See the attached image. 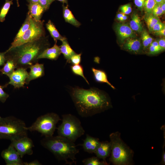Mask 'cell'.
I'll return each instance as SVG.
<instances>
[{
	"instance_id": "47",
	"label": "cell",
	"mask_w": 165,
	"mask_h": 165,
	"mask_svg": "<svg viewBox=\"0 0 165 165\" xmlns=\"http://www.w3.org/2000/svg\"><path fill=\"white\" fill-rule=\"evenodd\" d=\"M127 16L125 14H124V15L121 18V19H120V21H123L127 20Z\"/></svg>"
},
{
	"instance_id": "2",
	"label": "cell",
	"mask_w": 165,
	"mask_h": 165,
	"mask_svg": "<svg viewBox=\"0 0 165 165\" xmlns=\"http://www.w3.org/2000/svg\"><path fill=\"white\" fill-rule=\"evenodd\" d=\"M48 40L43 37L18 46L9 49L6 52V58L12 59L16 69H27L38 62V57L43 51L49 46Z\"/></svg>"
},
{
	"instance_id": "22",
	"label": "cell",
	"mask_w": 165,
	"mask_h": 165,
	"mask_svg": "<svg viewBox=\"0 0 165 165\" xmlns=\"http://www.w3.org/2000/svg\"><path fill=\"white\" fill-rule=\"evenodd\" d=\"M46 26L55 43H57V40L62 41L66 38L60 34L53 23L50 20H49L46 23Z\"/></svg>"
},
{
	"instance_id": "1",
	"label": "cell",
	"mask_w": 165,
	"mask_h": 165,
	"mask_svg": "<svg viewBox=\"0 0 165 165\" xmlns=\"http://www.w3.org/2000/svg\"><path fill=\"white\" fill-rule=\"evenodd\" d=\"M69 93L78 113L82 117L92 116L112 107L108 95L95 88L72 87Z\"/></svg>"
},
{
	"instance_id": "18",
	"label": "cell",
	"mask_w": 165,
	"mask_h": 165,
	"mask_svg": "<svg viewBox=\"0 0 165 165\" xmlns=\"http://www.w3.org/2000/svg\"><path fill=\"white\" fill-rule=\"evenodd\" d=\"M125 40L123 45V48L124 50L136 53H138L140 51L141 44L139 40L130 37Z\"/></svg>"
},
{
	"instance_id": "3",
	"label": "cell",
	"mask_w": 165,
	"mask_h": 165,
	"mask_svg": "<svg viewBox=\"0 0 165 165\" xmlns=\"http://www.w3.org/2000/svg\"><path fill=\"white\" fill-rule=\"evenodd\" d=\"M41 145L51 152L58 161H64L66 163L76 164V155L79 152L74 142L59 135L45 137L40 141Z\"/></svg>"
},
{
	"instance_id": "32",
	"label": "cell",
	"mask_w": 165,
	"mask_h": 165,
	"mask_svg": "<svg viewBox=\"0 0 165 165\" xmlns=\"http://www.w3.org/2000/svg\"><path fill=\"white\" fill-rule=\"evenodd\" d=\"M163 14L160 4L156 3L152 10V14L154 16L158 17Z\"/></svg>"
},
{
	"instance_id": "8",
	"label": "cell",
	"mask_w": 165,
	"mask_h": 165,
	"mask_svg": "<svg viewBox=\"0 0 165 165\" xmlns=\"http://www.w3.org/2000/svg\"><path fill=\"white\" fill-rule=\"evenodd\" d=\"M43 21H37L31 17L29 27L23 35L18 40L13 42L9 49L24 43L33 41L45 37Z\"/></svg>"
},
{
	"instance_id": "41",
	"label": "cell",
	"mask_w": 165,
	"mask_h": 165,
	"mask_svg": "<svg viewBox=\"0 0 165 165\" xmlns=\"http://www.w3.org/2000/svg\"><path fill=\"white\" fill-rule=\"evenodd\" d=\"M162 51H163L165 49V39L164 38H161L157 42Z\"/></svg>"
},
{
	"instance_id": "10",
	"label": "cell",
	"mask_w": 165,
	"mask_h": 165,
	"mask_svg": "<svg viewBox=\"0 0 165 165\" xmlns=\"http://www.w3.org/2000/svg\"><path fill=\"white\" fill-rule=\"evenodd\" d=\"M28 73L27 69L19 68L15 70L9 77V81L5 85L6 87L9 84L13 85L15 88H19L24 87L26 80L28 77Z\"/></svg>"
},
{
	"instance_id": "14",
	"label": "cell",
	"mask_w": 165,
	"mask_h": 165,
	"mask_svg": "<svg viewBox=\"0 0 165 165\" xmlns=\"http://www.w3.org/2000/svg\"><path fill=\"white\" fill-rule=\"evenodd\" d=\"M115 29L119 39L122 42L128 38L134 36L133 30L127 24H118L116 25Z\"/></svg>"
},
{
	"instance_id": "45",
	"label": "cell",
	"mask_w": 165,
	"mask_h": 165,
	"mask_svg": "<svg viewBox=\"0 0 165 165\" xmlns=\"http://www.w3.org/2000/svg\"><path fill=\"white\" fill-rule=\"evenodd\" d=\"M160 6L164 14L165 12V0L160 4Z\"/></svg>"
},
{
	"instance_id": "39",
	"label": "cell",
	"mask_w": 165,
	"mask_h": 165,
	"mask_svg": "<svg viewBox=\"0 0 165 165\" xmlns=\"http://www.w3.org/2000/svg\"><path fill=\"white\" fill-rule=\"evenodd\" d=\"M145 0H134L135 5L139 9H142L144 6Z\"/></svg>"
},
{
	"instance_id": "19",
	"label": "cell",
	"mask_w": 165,
	"mask_h": 165,
	"mask_svg": "<svg viewBox=\"0 0 165 165\" xmlns=\"http://www.w3.org/2000/svg\"><path fill=\"white\" fill-rule=\"evenodd\" d=\"M63 17L66 22L76 27H79L81 25L80 23L75 17L72 12L68 8V5H62Z\"/></svg>"
},
{
	"instance_id": "21",
	"label": "cell",
	"mask_w": 165,
	"mask_h": 165,
	"mask_svg": "<svg viewBox=\"0 0 165 165\" xmlns=\"http://www.w3.org/2000/svg\"><path fill=\"white\" fill-rule=\"evenodd\" d=\"M92 71L93 73L95 80L97 82L106 83L112 89L115 87L108 81L106 73L103 71L92 68Z\"/></svg>"
},
{
	"instance_id": "31",
	"label": "cell",
	"mask_w": 165,
	"mask_h": 165,
	"mask_svg": "<svg viewBox=\"0 0 165 165\" xmlns=\"http://www.w3.org/2000/svg\"><path fill=\"white\" fill-rule=\"evenodd\" d=\"M81 53L77 54L76 53L71 57L70 63H71L73 65L79 64L81 61Z\"/></svg>"
},
{
	"instance_id": "43",
	"label": "cell",
	"mask_w": 165,
	"mask_h": 165,
	"mask_svg": "<svg viewBox=\"0 0 165 165\" xmlns=\"http://www.w3.org/2000/svg\"><path fill=\"white\" fill-rule=\"evenodd\" d=\"M154 34L156 35L161 36H165V28L162 30L157 31L154 32Z\"/></svg>"
},
{
	"instance_id": "7",
	"label": "cell",
	"mask_w": 165,
	"mask_h": 165,
	"mask_svg": "<svg viewBox=\"0 0 165 165\" xmlns=\"http://www.w3.org/2000/svg\"><path fill=\"white\" fill-rule=\"evenodd\" d=\"M61 119L59 116L54 112L48 113L38 117L30 127L28 130L37 131L45 137L53 136L56 129V125Z\"/></svg>"
},
{
	"instance_id": "26",
	"label": "cell",
	"mask_w": 165,
	"mask_h": 165,
	"mask_svg": "<svg viewBox=\"0 0 165 165\" xmlns=\"http://www.w3.org/2000/svg\"><path fill=\"white\" fill-rule=\"evenodd\" d=\"M13 4L12 0H5V3L0 10V21L4 22L5 17L9 9L10 6Z\"/></svg>"
},
{
	"instance_id": "24",
	"label": "cell",
	"mask_w": 165,
	"mask_h": 165,
	"mask_svg": "<svg viewBox=\"0 0 165 165\" xmlns=\"http://www.w3.org/2000/svg\"><path fill=\"white\" fill-rule=\"evenodd\" d=\"M130 27L133 30L138 32L143 31V28L138 15L134 13L131 16L130 22Z\"/></svg>"
},
{
	"instance_id": "51",
	"label": "cell",
	"mask_w": 165,
	"mask_h": 165,
	"mask_svg": "<svg viewBox=\"0 0 165 165\" xmlns=\"http://www.w3.org/2000/svg\"><path fill=\"white\" fill-rule=\"evenodd\" d=\"M16 2H17V6L18 7V6H19V2H18V0H16Z\"/></svg>"
},
{
	"instance_id": "36",
	"label": "cell",
	"mask_w": 165,
	"mask_h": 165,
	"mask_svg": "<svg viewBox=\"0 0 165 165\" xmlns=\"http://www.w3.org/2000/svg\"><path fill=\"white\" fill-rule=\"evenodd\" d=\"M165 28V24L160 20L152 28V31L154 32L163 29Z\"/></svg>"
},
{
	"instance_id": "27",
	"label": "cell",
	"mask_w": 165,
	"mask_h": 165,
	"mask_svg": "<svg viewBox=\"0 0 165 165\" xmlns=\"http://www.w3.org/2000/svg\"><path fill=\"white\" fill-rule=\"evenodd\" d=\"M82 162L84 165H107L106 161H101L97 157H92L84 159Z\"/></svg>"
},
{
	"instance_id": "33",
	"label": "cell",
	"mask_w": 165,
	"mask_h": 165,
	"mask_svg": "<svg viewBox=\"0 0 165 165\" xmlns=\"http://www.w3.org/2000/svg\"><path fill=\"white\" fill-rule=\"evenodd\" d=\"M5 87H6L5 85H0V101L3 103L5 102L9 96L8 94L3 90V89Z\"/></svg>"
},
{
	"instance_id": "37",
	"label": "cell",
	"mask_w": 165,
	"mask_h": 165,
	"mask_svg": "<svg viewBox=\"0 0 165 165\" xmlns=\"http://www.w3.org/2000/svg\"><path fill=\"white\" fill-rule=\"evenodd\" d=\"M161 50L160 48L150 45L149 47V53L151 54H155L159 53Z\"/></svg>"
},
{
	"instance_id": "40",
	"label": "cell",
	"mask_w": 165,
	"mask_h": 165,
	"mask_svg": "<svg viewBox=\"0 0 165 165\" xmlns=\"http://www.w3.org/2000/svg\"><path fill=\"white\" fill-rule=\"evenodd\" d=\"M6 61L5 52L0 53V66L4 64Z\"/></svg>"
},
{
	"instance_id": "30",
	"label": "cell",
	"mask_w": 165,
	"mask_h": 165,
	"mask_svg": "<svg viewBox=\"0 0 165 165\" xmlns=\"http://www.w3.org/2000/svg\"><path fill=\"white\" fill-rule=\"evenodd\" d=\"M156 4L155 0H145L144 8L146 13L148 14H152Z\"/></svg>"
},
{
	"instance_id": "13",
	"label": "cell",
	"mask_w": 165,
	"mask_h": 165,
	"mask_svg": "<svg viewBox=\"0 0 165 165\" xmlns=\"http://www.w3.org/2000/svg\"><path fill=\"white\" fill-rule=\"evenodd\" d=\"M83 141V143L79 145L82 146L84 151L89 153H94L101 142L99 139L88 134H86V138Z\"/></svg>"
},
{
	"instance_id": "5",
	"label": "cell",
	"mask_w": 165,
	"mask_h": 165,
	"mask_svg": "<svg viewBox=\"0 0 165 165\" xmlns=\"http://www.w3.org/2000/svg\"><path fill=\"white\" fill-rule=\"evenodd\" d=\"M24 121L14 116L0 117V139L11 141L28 136Z\"/></svg>"
},
{
	"instance_id": "29",
	"label": "cell",
	"mask_w": 165,
	"mask_h": 165,
	"mask_svg": "<svg viewBox=\"0 0 165 165\" xmlns=\"http://www.w3.org/2000/svg\"><path fill=\"white\" fill-rule=\"evenodd\" d=\"M71 69L73 74L82 77L87 84L89 85V82L84 75L83 68L82 65L79 64L73 65L71 66Z\"/></svg>"
},
{
	"instance_id": "17",
	"label": "cell",
	"mask_w": 165,
	"mask_h": 165,
	"mask_svg": "<svg viewBox=\"0 0 165 165\" xmlns=\"http://www.w3.org/2000/svg\"><path fill=\"white\" fill-rule=\"evenodd\" d=\"M28 13L37 21L41 20L44 12L46 11L39 3H30L28 5Z\"/></svg>"
},
{
	"instance_id": "34",
	"label": "cell",
	"mask_w": 165,
	"mask_h": 165,
	"mask_svg": "<svg viewBox=\"0 0 165 165\" xmlns=\"http://www.w3.org/2000/svg\"><path fill=\"white\" fill-rule=\"evenodd\" d=\"M120 9L121 13L125 14H128L132 11L131 5L130 4L123 5L120 7Z\"/></svg>"
},
{
	"instance_id": "48",
	"label": "cell",
	"mask_w": 165,
	"mask_h": 165,
	"mask_svg": "<svg viewBox=\"0 0 165 165\" xmlns=\"http://www.w3.org/2000/svg\"><path fill=\"white\" fill-rule=\"evenodd\" d=\"M29 3H39V0H27Z\"/></svg>"
},
{
	"instance_id": "16",
	"label": "cell",
	"mask_w": 165,
	"mask_h": 165,
	"mask_svg": "<svg viewBox=\"0 0 165 165\" xmlns=\"http://www.w3.org/2000/svg\"><path fill=\"white\" fill-rule=\"evenodd\" d=\"M61 53L60 47L55 43L50 48H48L44 50L39 55L38 59L46 58L51 60H56Z\"/></svg>"
},
{
	"instance_id": "38",
	"label": "cell",
	"mask_w": 165,
	"mask_h": 165,
	"mask_svg": "<svg viewBox=\"0 0 165 165\" xmlns=\"http://www.w3.org/2000/svg\"><path fill=\"white\" fill-rule=\"evenodd\" d=\"M141 35H143L144 37L149 45H150L152 42V38L150 36L148 32L145 30H144L142 31Z\"/></svg>"
},
{
	"instance_id": "25",
	"label": "cell",
	"mask_w": 165,
	"mask_h": 165,
	"mask_svg": "<svg viewBox=\"0 0 165 165\" xmlns=\"http://www.w3.org/2000/svg\"><path fill=\"white\" fill-rule=\"evenodd\" d=\"M31 18V16L28 13L26 19L16 35L13 42H16L19 39L28 29L30 26Z\"/></svg>"
},
{
	"instance_id": "49",
	"label": "cell",
	"mask_w": 165,
	"mask_h": 165,
	"mask_svg": "<svg viewBox=\"0 0 165 165\" xmlns=\"http://www.w3.org/2000/svg\"><path fill=\"white\" fill-rule=\"evenodd\" d=\"M58 0L61 2H62L63 4H64V3H66L67 4V5L68 4V0Z\"/></svg>"
},
{
	"instance_id": "23",
	"label": "cell",
	"mask_w": 165,
	"mask_h": 165,
	"mask_svg": "<svg viewBox=\"0 0 165 165\" xmlns=\"http://www.w3.org/2000/svg\"><path fill=\"white\" fill-rule=\"evenodd\" d=\"M15 68L16 65L14 61L11 59L6 58V61L3 67L0 69V72L9 77Z\"/></svg>"
},
{
	"instance_id": "50",
	"label": "cell",
	"mask_w": 165,
	"mask_h": 165,
	"mask_svg": "<svg viewBox=\"0 0 165 165\" xmlns=\"http://www.w3.org/2000/svg\"><path fill=\"white\" fill-rule=\"evenodd\" d=\"M165 0H155L156 3L160 4Z\"/></svg>"
},
{
	"instance_id": "11",
	"label": "cell",
	"mask_w": 165,
	"mask_h": 165,
	"mask_svg": "<svg viewBox=\"0 0 165 165\" xmlns=\"http://www.w3.org/2000/svg\"><path fill=\"white\" fill-rule=\"evenodd\" d=\"M1 156L6 165H24V162L16 149L10 145L7 148L3 150Z\"/></svg>"
},
{
	"instance_id": "28",
	"label": "cell",
	"mask_w": 165,
	"mask_h": 165,
	"mask_svg": "<svg viewBox=\"0 0 165 165\" xmlns=\"http://www.w3.org/2000/svg\"><path fill=\"white\" fill-rule=\"evenodd\" d=\"M148 30L152 31V29L154 25L160 20L158 17L154 16L152 14H148L145 18Z\"/></svg>"
},
{
	"instance_id": "9",
	"label": "cell",
	"mask_w": 165,
	"mask_h": 165,
	"mask_svg": "<svg viewBox=\"0 0 165 165\" xmlns=\"http://www.w3.org/2000/svg\"><path fill=\"white\" fill-rule=\"evenodd\" d=\"M10 145L16 149L22 158L25 155H31L33 153V142L28 136L11 141Z\"/></svg>"
},
{
	"instance_id": "12",
	"label": "cell",
	"mask_w": 165,
	"mask_h": 165,
	"mask_svg": "<svg viewBox=\"0 0 165 165\" xmlns=\"http://www.w3.org/2000/svg\"><path fill=\"white\" fill-rule=\"evenodd\" d=\"M29 68L30 71L25 82L26 84H28L32 80L42 77L45 73L43 64L37 62L31 65Z\"/></svg>"
},
{
	"instance_id": "4",
	"label": "cell",
	"mask_w": 165,
	"mask_h": 165,
	"mask_svg": "<svg viewBox=\"0 0 165 165\" xmlns=\"http://www.w3.org/2000/svg\"><path fill=\"white\" fill-rule=\"evenodd\" d=\"M111 144L110 161L115 165H128L132 164L134 152L122 140L119 132L109 135Z\"/></svg>"
},
{
	"instance_id": "6",
	"label": "cell",
	"mask_w": 165,
	"mask_h": 165,
	"mask_svg": "<svg viewBox=\"0 0 165 165\" xmlns=\"http://www.w3.org/2000/svg\"><path fill=\"white\" fill-rule=\"evenodd\" d=\"M62 123L57 128L58 135L75 142L83 135L85 131L79 119L70 114L62 115Z\"/></svg>"
},
{
	"instance_id": "52",
	"label": "cell",
	"mask_w": 165,
	"mask_h": 165,
	"mask_svg": "<svg viewBox=\"0 0 165 165\" xmlns=\"http://www.w3.org/2000/svg\"></svg>"
},
{
	"instance_id": "35",
	"label": "cell",
	"mask_w": 165,
	"mask_h": 165,
	"mask_svg": "<svg viewBox=\"0 0 165 165\" xmlns=\"http://www.w3.org/2000/svg\"><path fill=\"white\" fill-rule=\"evenodd\" d=\"M54 0H39V3L46 11L49 9L51 4Z\"/></svg>"
},
{
	"instance_id": "15",
	"label": "cell",
	"mask_w": 165,
	"mask_h": 165,
	"mask_svg": "<svg viewBox=\"0 0 165 165\" xmlns=\"http://www.w3.org/2000/svg\"><path fill=\"white\" fill-rule=\"evenodd\" d=\"M111 148L110 141L101 142L94 153L97 158L106 161V159L110 155Z\"/></svg>"
},
{
	"instance_id": "46",
	"label": "cell",
	"mask_w": 165,
	"mask_h": 165,
	"mask_svg": "<svg viewBox=\"0 0 165 165\" xmlns=\"http://www.w3.org/2000/svg\"><path fill=\"white\" fill-rule=\"evenodd\" d=\"M124 14L122 13H119L117 14V19L120 21V19H121V18L122 17Z\"/></svg>"
},
{
	"instance_id": "20",
	"label": "cell",
	"mask_w": 165,
	"mask_h": 165,
	"mask_svg": "<svg viewBox=\"0 0 165 165\" xmlns=\"http://www.w3.org/2000/svg\"><path fill=\"white\" fill-rule=\"evenodd\" d=\"M61 42L62 45L59 46L61 53L63 55L67 62L70 63L71 57L76 53L71 48L66 38Z\"/></svg>"
},
{
	"instance_id": "42",
	"label": "cell",
	"mask_w": 165,
	"mask_h": 165,
	"mask_svg": "<svg viewBox=\"0 0 165 165\" xmlns=\"http://www.w3.org/2000/svg\"><path fill=\"white\" fill-rule=\"evenodd\" d=\"M42 163L38 160H35L30 162H24V165H41Z\"/></svg>"
},
{
	"instance_id": "44",
	"label": "cell",
	"mask_w": 165,
	"mask_h": 165,
	"mask_svg": "<svg viewBox=\"0 0 165 165\" xmlns=\"http://www.w3.org/2000/svg\"><path fill=\"white\" fill-rule=\"evenodd\" d=\"M164 145L165 144H164V146H163V151L162 155V160L160 163V164L162 165H164L165 164V152L164 151Z\"/></svg>"
}]
</instances>
